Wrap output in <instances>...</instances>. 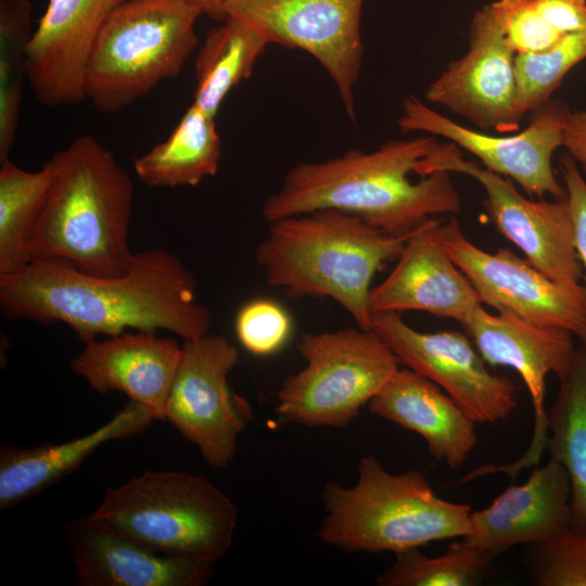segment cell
Segmentation results:
<instances>
[{"instance_id":"22","label":"cell","mask_w":586,"mask_h":586,"mask_svg":"<svg viewBox=\"0 0 586 586\" xmlns=\"http://www.w3.org/2000/svg\"><path fill=\"white\" fill-rule=\"evenodd\" d=\"M367 406L372 415L423 437L430 454L450 469L461 466L477 444L472 417L409 368L399 369Z\"/></svg>"},{"instance_id":"35","label":"cell","mask_w":586,"mask_h":586,"mask_svg":"<svg viewBox=\"0 0 586 586\" xmlns=\"http://www.w3.org/2000/svg\"><path fill=\"white\" fill-rule=\"evenodd\" d=\"M563 146L586 171V111L571 112L563 135Z\"/></svg>"},{"instance_id":"19","label":"cell","mask_w":586,"mask_h":586,"mask_svg":"<svg viewBox=\"0 0 586 586\" xmlns=\"http://www.w3.org/2000/svg\"><path fill=\"white\" fill-rule=\"evenodd\" d=\"M66 532L81 586H202L214 573L215 560L155 551L89 517Z\"/></svg>"},{"instance_id":"13","label":"cell","mask_w":586,"mask_h":586,"mask_svg":"<svg viewBox=\"0 0 586 586\" xmlns=\"http://www.w3.org/2000/svg\"><path fill=\"white\" fill-rule=\"evenodd\" d=\"M559 100H549L532 112L528 126L517 135H488L467 128L428 106L417 97L403 102L397 119L403 132L440 136L476 156L485 168L518 182L522 189L543 198L566 196L552 168L555 151L563 146V135L571 114Z\"/></svg>"},{"instance_id":"25","label":"cell","mask_w":586,"mask_h":586,"mask_svg":"<svg viewBox=\"0 0 586 586\" xmlns=\"http://www.w3.org/2000/svg\"><path fill=\"white\" fill-rule=\"evenodd\" d=\"M212 28L195 60L193 104L216 117L228 93L253 68L273 39L257 25L237 16H227Z\"/></svg>"},{"instance_id":"20","label":"cell","mask_w":586,"mask_h":586,"mask_svg":"<svg viewBox=\"0 0 586 586\" xmlns=\"http://www.w3.org/2000/svg\"><path fill=\"white\" fill-rule=\"evenodd\" d=\"M570 480L550 459L521 485H510L486 508L470 514L461 539L487 560L521 544L545 542L571 526Z\"/></svg>"},{"instance_id":"18","label":"cell","mask_w":586,"mask_h":586,"mask_svg":"<svg viewBox=\"0 0 586 586\" xmlns=\"http://www.w3.org/2000/svg\"><path fill=\"white\" fill-rule=\"evenodd\" d=\"M441 222L431 217L407 238L393 270L370 291L372 315L417 310L463 324L483 305L445 250Z\"/></svg>"},{"instance_id":"30","label":"cell","mask_w":586,"mask_h":586,"mask_svg":"<svg viewBox=\"0 0 586 586\" xmlns=\"http://www.w3.org/2000/svg\"><path fill=\"white\" fill-rule=\"evenodd\" d=\"M396 555L392 566L377 577L380 586H475L489 562L462 539L438 557L430 558L419 548Z\"/></svg>"},{"instance_id":"1","label":"cell","mask_w":586,"mask_h":586,"mask_svg":"<svg viewBox=\"0 0 586 586\" xmlns=\"http://www.w3.org/2000/svg\"><path fill=\"white\" fill-rule=\"evenodd\" d=\"M181 259L162 249L133 254L126 273L92 276L62 263L33 259L0 275V308L12 320L62 322L82 342L126 329L169 331L183 340L209 333L211 309Z\"/></svg>"},{"instance_id":"8","label":"cell","mask_w":586,"mask_h":586,"mask_svg":"<svg viewBox=\"0 0 586 586\" xmlns=\"http://www.w3.org/2000/svg\"><path fill=\"white\" fill-rule=\"evenodd\" d=\"M305 367L285 377L276 411L306 426L345 428L399 370L391 348L369 329L304 333Z\"/></svg>"},{"instance_id":"10","label":"cell","mask_w":586,"mask_h":586,"mask_svg":"<svg viewBox=\"0 0 586 586\" xmlns=\"http://www.w3.org/2000/svg\"><path fill=\"white\" fill-rule=\"evenodd\" d=\"M239 352L218 334L183 340L165 406L168 420L215 469L233 460L239 435L252 419L249 403L228 383Z\"/></svg>"},{"instance_id":"15","label":"cell","mask_w":586,"mask_h":586,"mask_svg":"<svg viewBox=\"0 0 586 586\" xmlns=\"http://www.w3.org/2000/svg\"><path fill=\"white\" fill-rule=\"evenodd\" d=\"M462 327L486 364L514 369L530 392L535 424L527 450L512 463L480 468L483 475L506 472L514 477L536 464L547 447L546 379L555 373L560 382L570 373L576 351L574 335L565 329L535 324L511 314L493 315L482 305Z\"/></svg>"},{"instance_id":"12","label":"cell","mask_w":586,"mask_h":586,"mask_svg":"<svg viewBox=\"0 0 586 586\" xmlns=\"http://www.w3.org/2000/svg\"><path fill=\"white\" fill-rule=\"evenodd\" d=\"M441 241L482 304L525 321L570 331L586 342V290L557 282L509 249L494 254L474 245L453 217L440 225Z\"/></svg>"},{"instance_id":"31","label":"cell","mask_w":586,"mask_h":586,"mask_svg":"<svg viewBox=\"0 0 586 586\" xmlns=\"http://www.w3.org/2000/svg\"><path fill=\"white\" fill-rule=\"evenodd\" d=\"M586 59V27L542 53L515 55L520 110L525 115L547 103L564 76Z\"/></svg>"},{"instance_id":"7","label":"cell","mask_w":586,"mask_h":586,"mask_svg":"<svg viewBox=\"0 0 586 586\" xmlns=\"http://www.w3.org/2000/svg\"><path fill=\"white\" fill-rule=\"evenodd\" d=\"M203 13L193 0L122 4L93 44L85 75L86 99L101 112H117L179 75L199 43L195 25Z\"/></svg>"},{"instance_id":"21","label":"cell","mask_w":586,"mask_h":586,"mask_svg":"<svg viewBox=\"0 0 586 586\" xmlns=\"http://www.w3.org/2000/svg\"><path fill=\"white\" fill-rule=\"evenodd\" d=\"M181 346L155 332L138 331L97 339L69 364L99 393L120 392L165 420V406L179 365Z\"/></svg>"},{"instance_id":"34","label":"cell","mask_w":586,"mask_h":586,"mask_svg":"<svg viewBox=\"0 0 586 586\" xmlns=\"http://www.w3.org/2000/svg\"><path fill=\"white\" fill-rule=\"evenodd\" d=\"M559 165L571 211L575 250L586 282V181L576 161L568 152L560 156ZM584 286L586 290V283Z\"/></svg>"},{"instance_id":"32","label":"cell","mask_w":586,"mask_h":586,"mask_svg":"<svg viewBox=\"0 0 586 586\" xmlns=\"http://www.w3.org/2000/svg\"><path fill=\"white\" fill-rule=\"evenodd\" d=\"M531 579L537 586H586V533L573 527L531 545Z\"/></svg>"},{"instance_id":"26","label":"cell","mask_w":586,"mask_h":586,"mask_svg":"<svg viewBox=\"0 0 586 586\" xmlns=\"http://www.w3.org/2000/svg\"><path fill=\"white\" fill-rule=\"evenodd\" d=\"M547 412L551 459L570 480L571 527L586 533V342L576 344L568 377Z\"/></svg>"},{"instance_id":"4","label":"cell","mask_w":586,"mask_h":586,"mask_svg":"<svg viewBox=\"0 0 586 586\" xmlns=\"http://www.w3.org/2000/svg\"><path fill=\"white\" fill-rule=\"evenodd\" d=\"M255 259L267 284L293 297L331 298L369 330L371 282L396 260L408 235H393L364 219L322 208L267 222Z\"/></svg>"},{"instance_id":"24","label":"cell","mask_w":586,"mask_h":586,"mask_svg":"<svg viewBox=\"0 0 586 586\" xmlns=\"http://www.w3.org/2000/svg\"><path fill=\"white\" fill-rule=\"evenodd\" d=\"M215 118L192 103L165 141L133 160L138 179L152 188H176L214 176L221 158Z\"/></svg>"},{"instance_id":"2","label":"cell","mask_w":586,"mask_h":586,"mask_svg":"<svg viewBox=\"0 0 586 586\" xmlns=\"http://www.w3.org/2000/svg\"><path fill=\"white\" fill-rule=\"evenodd\" d=\"M438 141L425 135L391 140L371 152L352 149L324 161H302L263 203L272 221L322 208L355 215L393 235H408L434 215L458 214L461 200L450 173L411 181L416 164Z\"/></svg>"},{"instance_id":"5","label":"cell","mask_w":586,"mask_h":586,"mask_svg":"<svg viewBox=\"0 0 586 586\" xmlns=\"http://www.w3.org/2000/svg\"><path fill=\"white\" fill-rule=\"evenodd\" d=\"M357 482H328L327 514L318 537L345 551L398 553L471 532V507L438 497L425 476L410 470L393 474L373 456L359 460Z\"/></svg>"},{"instance_id":"33","label":"cell","mask_w":586,"mask_h":586,"mask_svg":"<svg viewBox=\"0 0 586 586\" xmlns=\"http://www.w3.org/2000/svg\"><path fill=\"white\" fill-rule=\"evenodd\" d=\"M292 329L288 311L269 300L245 304L235 318V333L241 345L256 356L277 352L286 342Z\"/></svg>"},{"instance_id":"16","label":"cell","mask_w":586,"mask_h":586,"mask_svg":"<svg viewBox=\"0 0 586 586\" xmlns=\"http://www.w3.org/2000/svg\"><path fill=\"white\" fill-rule=\"evenodd\" d=\"M515 55L484 4L470 22L467 52L430 84L425 99L464 116L480 129L513 132L524 116Z\"/></svg>"},{"instance_id":"11","label":"cell","mask_w":586,"mask_h":586,"mask_svg":"<svg viewBox=\"0 0 586 586\" xmlns=\"http://www.w3.org/2000/svg\"><path fill=\"white\" fill-rule=\"evenodd\" d=\"M366 0H221V21L246 20L275 44L310 54L332 79L347 117L355 123L357 84L364 59L360 34Z\"/></svg>"},{"instance_id":"3","label":"cell","mask_w":586,"mask_h":586,"mask_svg":"<svg viewBox=\"0 0 586 586\" xmlns=\"http://www.w3.org/2000/svg\"><path fill=\"white\" fill-rule=\"evenodd\" d=\"M49 162L54 178L30 237V260L62 263L92 276L126 273L133 256L130 176L91 135L77 137Z\"/></svg>"},{"instance_id":"36","label":"cell","mask_w":586,"mask_h":586,"mask_svg":"<svg viewBox=\"0 0 586 586\" xmlns=\"http://www.w3.org/2000/svg\"><path fill=\"white\" fill-rule=\"evenodd\" d=\"M198 2L203 11L204 14H207L209 17L221 21L220 12H219V4L221 0H193Z\"/></svg>"},{"instance_id":"27","label":"cell","mask_w":586,"mask_h":586,"mask_svg":"<svg viewBox=\"0 0 586 586\" xmlns=\"http://www.w3.org/2000/svg\"><path fill=\"white\" fill-rule=\"evenodd\" d=\"M54 178L48 161L37 171L11 162L0 168V275L15 272L30 262L28 245Z\"/></svg>"},{"instance_id":"28","label":"cell","mask_w":586,"mask_h":586,"mask_svg":"<svg viewBox=\"0 0 586 586\" xmlns=\"http://www.w3.org/2000/svg\"><path fill=\"white\" fill-rule=\"evenodd\" d=\"M486 7L515 54L545 52L586 27V0H496Z\"/></svg>"},{"instance_id":"6","label":"cell","mask_w":586,"mask_h":586,"mask_svg":"<svg viewBox=\"0 0 586 586\" xmlns=\"http://www.w3.org/2000/svg\"><path fill=\"white\" fill-rule=\"evenodd\" d=\"M90 519L155 551L217 561L231 547L238 511L205 477L146 471L107 487Z\"/></svg>"},{"instance_id":"14","label":"cell","mask_w":586,"mask_h":586,"mask_svg":"<svg viewBox=\"0 0 586 586\" xmlns=\"http://www.w3.org/2000/svg\"><path fill=\"white\" fill-rule=\"evenodd\" d=\"M370 329L400 365L437 384L476 423L504 420L514 410L517 385L508 377L489 372L466 334L420 332L392 311L373 314Z\"/></svg>"},{"instance_id":"17","label":"cell","mask_w":586,"mask_h":586,"mask_svg":"<svg viewBox=\"0 0 586 586\" xmlns=\"http://www.w3.org/2000/svg\"><path fill=\"white\" fill-rule=\"evenodd\" d=\"M128 0H49L27 47V81L48 106L86 99L85 75L95 39Z\"/></svg>"},{"instance_id":"23","label":"cell","mask_w":586,"mask_h":586,"mask_svg":"<svg viewBox=\"0 0 586 586\" xmlns=\"http://www.w3.org/2000/svg\"><path fill=\"white\" fill-rule=\"evenodd\" d=\"M153 415L132 400L94 431L64 443L24 448H0V510H8L41 493L76 470L100 446L135 436L145 430Z\"/></svg>"},{"instance_id":"9","label":"cell","mask_w":586,"mask_h":586,"mask_svg":"<svg viewBox=\"0 0 586 586\" xmlns=\"http://www.w3.org/2000/svg\"><path fill=\"white\" fill-rule=\"evenodd\" d=\"M436 171L460 173L479 181L486 193L484 207L496 229L547 277L566 284H578L584 278L566 196L553 202L528 200L509 179L464 160L451 142L438 143L413 170L421 177Z\"/></svg>"},{"instance_id":"29","label":"cell","mask_w":586,"mask_h":586,"mask_svg":"<svg viewBox=\"0 0 586 586\" xmlns=\"http://www.w3.org/2000/svg\"><path fill=\"white\" fill-rule=\"evenodd\" d=\"M28 0H0V164L10 162L20 120L27 47L31 37Z\"/></svg>"}]
</instances>
